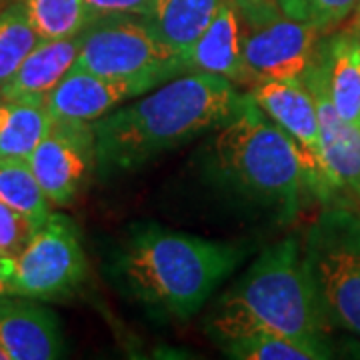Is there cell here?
I'll return each instance as SVG.
<instances>
[{"mask_svg":"<svg viewBox=\"0 0 360 360\" xmlns=\"http://www.w3.org/2000/svg\"><path fill=\"white\" fill-rule=\"evenodd\" d=\"M243 250L158 224H136L108 257V276L158 316L191 319L231 276Z\"/></svg>","mask_w":360,"mask_h":360,"instance_id":"2","label":"cell"},{"mask_svg":"<svg viewBox=\"0 0 360 360\" xmlns=\"http://www.w3.org/2000/svg\"><path fill=\"white\" fill-rule=\"evenodd\" d=\"M78 49L80 34L75 39L40 40L11 80L0 89V98L46 103L49 94L77 63Z\"/></svg>","mask_w":360,"mask_h":360,"instance_id":"15","label":"cell"},{"mask_svg":"<svg viewBox=\"0 0 360 360\" xmlns=\"http://www.w3.org/2000/svg\"><path fill=\"white\" fill-rule=\"evenodd\" d=\"M243 49L245 34L236 6L231 0H224L205 34L186 52V72H210L231 80L232 84H248L250 78Z\"/></svg>","mask_w":360,"mask_h":360,"instance_id":"14","label":"cell"},{"mask_svg":"<svg viewBox=\"0 0 360 360\" xmlns=\"http://www.w3.org/2000/svg\"><path fill=\"white\" fill-rule=\"evenodd\" d=\"M304 266L326 321L360 338V214L326 208L310 224Z\"/></svg>","mask_w":360,"mask_h":360,"instance_id":"5","label":"cell"},{"mask_svg":"<svg viewBox=\"0 0 360 360\" xmlns=\"http://www.w3.org/2000/svg\"><path fill=\"white\" fill-rule=\"evenodd\" d=\"M360 0H278L284 16L316 26L321 32L340 25L345 18L356 13Z\"/></svg>","mask_w":360,"mask_h":360,"instance_id":"23","label":"cell"},{"mask_svg":"<svg viewBox=\"0 0 360 360\" xmlns=\"http://www.w3.org/2000/svg\"><path fill=\"white\" fill-rule=\"evenodd\" d=\"M42 224L0 202V258H16Z\"/></svg>","mask_w":360,"mask_h":360,"instance_id":"24","label":"cell"},{"mask_svg":"<svg viewBox=\"0 0 360 360\" xmlns=\"http://www.w3.org/2000/svg\"><path fill=\"white\" fill-rule=\"evenodd\" d=\"M328 324L314 295L300 245L295 236H288L264 248L238 283L220 296L205 328L219 347L262 333L328 345Z\"/></svg>","mask_w":360,"mask_h":360,"instance_id":"4","label":"cell"},{"mask_svg":"<svg viewBox=\"0 0 360 360\" xmlns=\"http://www.w3.org/2000/svg\"><path fill=\"white\" fill-rule=\"evenodd\" d=\"M40 40L75 39L96 18L86 0H18Z\"/></svg>","mask_w":360,"mask_h":360,"instance_id":"19","label":"cell"},{"mask_svg":"<svg viewBox=\"0 0 360 360\" xmlns=\"http://www.w3.org/2000/svg\"><path fill=\"white\" fill-rule=\"evenodd\" d=\"M224 0H158L148 22L158 39L182 56L214 20Z\"/></svg>","mask_w":360,"mask_h":360,"instance_id":"17","label":"cell"},{"mask_svg":"<svg viewBox=\"0 0 360 360\" xmlns=\"http://www.w3.org/2000/svg\"><path fill=\"white\" fill-rule=\"evenodd\" d=\"M52 206L77 198L96 170V134L92 122L52 120L51 130L28 158Z\"/></svg>","mask_w":360,"mask_h":360,"instance_id":"8","label":"cell"},{"mask_svg":"<svg viewBox=\"0 0 360 360\" xmlns=\"http://www.w3.org/2000/svg\"><path fill=\"white\" fill-rule=\"evenodd\" d=\"M316 65L336 112L360 127V44L352 32L321 42Z\"/></svg>","mask_w":360,"mask_h":360,"instance_id":"16","label":"cell"},{"mask_svg":"<svg viewBox=\"0 0 360 360\" xmlns=\"http://www.w3.org/2000/svg\"><path fill=\"white\" fill-rule=\"evenodd\" d=\"M0 202L39 224H44L52 214V202L42 191L28 160L0 162Z\"/></svg>","mask_w":360,"mask_h":360,"instance_id":"21","label":"cell"},{"mask_svg":"<svg viewBox=\"0 0 360 360\" xmlns=\"http://www.w3.org/2000/svg\"><path fill=\"white\" fill-rule=\"evenodd\" d=\"M255 103L302 148L312 168V186L326 188L321 168V127L316 104L304 82H258L248 92Z\"/></svg>","mask_w":360,"mask_h":360,"instance_id":"12","label":"cell"},{"mask_svg":"<svg viewBox=\"0 0 360 360\" xmlns=\"http://www.w3.org/2000/svg\"><path fill=\"white\" fill-rule=\"evenodd\" d=\"M39 42L40 37L18 0L0 11V89L11 80Z\"/></svg>","mask_w":360,"mask_h":360,"instance_id":"22","label":"cell"},{"mask_svg":"<svg viewBox=\"0 0 360 360\" xmlns=\"http://www.w3.org/2000/svg\"><path fill=\"white\" fill-rule=\"evenodd\" d=\"M75 68L160 86L186 72L184 56L158 39L146 16L104 14L80 32Z\"/></svg>","mask_w":360,"mask_h":360,"instance_id":"6","label":"cell"},{"mask_svg":"<svg viewBox=\"0 0 360 360\" xmlns=\"http://www.w3.org/2000/svg\"><path fill=\"white\" fill-rule=\"evenodd\" d=\"M243 94L210 72H184L155 92L94 120L96 174L110 179L146 167L155 158L219 129Z\"/></svg>","mask_w":360,"mask_h":360,"instance_id":"1","label":"cell"},{"mask_svg":"<svg viewBox=\"0 0 360 360\" xmlns=\"http://www.w3.org/2000/svg\"><path fill=\"white\" fill-rule=\"evenodd\" d=\"M0 347L8 360L63 359L66 350L58 316L18 295H0Z\"/></svg>","mask_w":360,"mask_h":360,"instance_id":"11","label":"cell"},{"mask_svg":"<svg viewBox=\"0 0 360 360\" xmlns=\"http://www.w3.org/2000/svg\"><path fill=\"white\" fill-rule=\"evenodd\" d=\"M321 49L316 26L288 16H274L245 37V66L250 84L304 82Z\"/></svg>","mask_w":360,"mask_h":360,"instance_id":"9","label":"cell"},{"mask_svg":"<svg viewBox=\"0 0 360 360\" xmlns=\"http://www.w3.org/2000/svg\"><path fill=\"white\" fill-rule=\"evenodd\" d=\"M231 2L238 8V13H243L246 20L255 26L278 16V11H281L278 0H231Z\"/></svg>","mask_w":360,"mask_h":360,"instance_id":"26","label":"cell"},{"mask_svg":"<svg viewBox=\"0 0 360 360\" xmlns=\"http://www.w3.org/2000/svg\"><path fill=\"white\" fill-rule=\"evenodd\" d=\"M206 180L220 193L250 206L295 217L304 186L312 184L309 158L250 94L214 129L200 155Z\"/></svg>","mask_w":360,"mask_h":360,"instance_id":"3","label":"cell"},{"mask_svg":"<svg viewBox=\"0 0 360 360\" xmlns=\"http://www.w3.org/2000/svg\"><path fill=\"white\" fill-rule=\"evenodd\" d=\"M352 34L356 37V40H359L360 44V6L359 11H356V22H354V28H352Z\"/></svg>","mask_w":360,"mask_h":360,"instance_id":"28","label":"cell"},{"mask_svg":"<svg viewBox=\"0 0 360 360\" xmlns=\"http://www.w3.org/2000/svg\"><path fill=\"white\" fill-rule=\"evenodd\" d=\"M304 84L310 90L319 112L324 184L330 191H347L360 198V127L350 124L336 112L316 60L304 78Z\"/></svg>","mask_w":360,"mask_h":360,"instance_id":"10","label":"cell"},{"mask_svg":"<svg viewBox=\"0 0 360 360\" xmlns=\"http://www.w3.org/2000/svg\"><path fill=\"white\" fill-rule=\"evenodd\" d=\"M0 360H8V356H6V352H4V348L0 347Z\"/></svg>","mask_w":360,"mask_h":360,"instance_id":"29","label":"cell"},{"mask_svg":"<svg viewBox=\"0 0 360 360\" xmlns=\"http://www.w3.org/2000/svg\"><path fill=\"white\" fill-rule=\"evenodd\" d=\"M89 264L75 220L52 212L25 250L13 258L8 295L54 300L72 295L86 278Z\"/></svg>","mask_w":360,"mask_h":360,"instance_id":"7","label":"cell"},{"mask_svg":"<svg viewBox=\"0 0 360 360\" xmlns=\"http://www.w3.org/2000/svg\"><path fill=\"white\" fill-rule=\"evenodd\" d=\"M11 278H13V258H0V295L11 292Z\"/></svg>","mask_w":360,"mask_h":360,"instance_id":"27","label":"cell"},{"mask_svg":"<svg viewBox=\"0 0 360 360\" xmlns=\"http://www.w3.org/2000/svg\"><path fill=\"white\" fill-rule=\"evenodd\" d=\"M51 124L46 103L0 98V162L28 160Z\"/></svg>","mask_w":360,"mask_h":360,"instance_id":"18","label":"cell"},{"mask_svg":"<svg viewBox=\"0 0 360 360\" xmlns=\"http://www.w3.org/2000/svg\"><path fill=\"white\" fill-rule=\"evenodd\" d=\"M153 90L144 82L106 78L80 68H70L46 98L52 120L94 122L132 96Z\"/></svg>","mask_w":360,"mask_h":360,"instance_id":"13","label":"cell"},{"mask_svg":"<svg viewBox=\"0 0 360 360\" xmlns=\"http://www.w3.org/2000/svg\"><path fill=\"white\" fill-rule=\"evenodd\" d=\"M220 350L229 359L238 360H319L333 356L328 345H312L270 333L236 338L220 345Z\"/></svg>","mask_w":360,"mask_h":360,"instance_id":"20","label":"cell"},{"mask_svg":"<svg viewBox=\"0 0 360 360\" xmlns=\"http://www.w3.org/2000/svg\"><path fill=\"white\" fill-rule=\"evenodd\" d=\"M96 16L104 14H136V16H150L155 13L158 0H86Z\"/></svg>","mask_w":360,"mask_h":360,"instance_id":"25","label":"cell"}]
</instances>
